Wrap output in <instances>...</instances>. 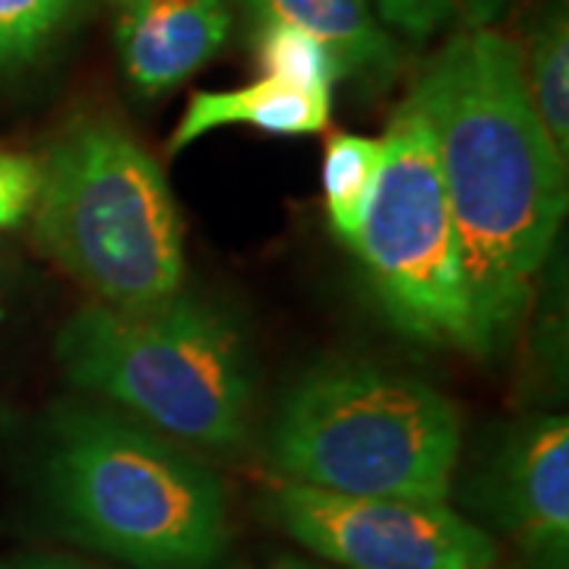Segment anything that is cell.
<instances>
[{"instance_id": "obj_18", "label": "cell", "mask_w": 569, "mask_h": 569, "mask_svg": "<svg viewBox=\"0 0 569 569\" xmlns=\"http://www.w3.org/2000/svg\"><path fill=\"white\" fill-rule=\"evenodd\" d=\"M0 569H102L89 560L77 557H61V553H26V557H10L0 560Z\"/></svg>"}, {"instance_id": "obj_20", "label": "cell", "mask_w": 569, "mask_h": 569, "mask_svg": "<svg viewBox=\"0 0 569 569\" xmlns=\"http://www.w3.org/2000/svg\"><path fill=\"white\" fill-rule=\"evenodd\" d=\"M307 569H313V567H307Z\"/></svg>"}, {"instance_id": "obj_4", "label": "cell", "mask_w": 569, "mask_h": 569, "mask_svg": "<svg viewBox=\"0 0 569 569\" xmlns=\"http://www.w3.org/2000/svg\"><path fill=\"white\" fill-rule=\"evenodd\" d=\"M462 452V418L425 380L332 361L284 389L269 425V459L291 485L447 503Z\"/></svg>"}, {"instance_id": "obj_10", "label": "cell", "mask_w": 569, "mask_h": 569, "mask_svg": "<svg viewBox=\"0 0 569 569\" xmlns=\"http://www.w3.org/2000/svg\"><path fill=\"white\" fill-rule=\"evenodd\" d=\"M332 118V96L295 89L279 80L247 82L222 92H197L174 127L168 152H181L222 127H253L272 137H310L323 133Z\"/></svg>"}, {"instance_id": "obj_7", "label": "cell", "mask_w": 569, "mask_h": 569, "mask_svg": "<svg viewBox=\"0 0 569 569\" xmlns=\"http://www.w3.org/2000/svg\"><path fill=\"white\" fill-rule=\"evenodd\" d=\"M269 507L298 545L339 569H497L488 531L447 503L346 497L284 481Z\"/></svg>"}, {"instance_id": "obj_5", "label": "cell", "mask_w": 569, "mask_h": 569, "mask_svg": "<svg viewBox=\"0 0 569 569\" xmlns=\"http://www.w3.org/2000/svg\"><path fill=\"white\" fill-rule=\"evenodd\" d=\"M41 250L111 310H152L183 291V228L159 162L123 127L82 118L41 164Z\"/></svg>"}, {"instance_id": "obj_9", "label": "cell", "mask_w": 569, "mask_h": 569, "mask_svg": "<svg viewBox=\"0 0 569 569\" xmlns=\"http://www.w3.org/2000/svg\"><path fill=\"white\" fill-rule=\"evenodd\" d=\"M228 29V0H121L114 41L127 80L159 96L212 61Z\"/></svg>"}, {"instance_id": "obj_21", "label": "cell", "mask_w": 569, "mask_h": 569, "mask_svg": "<svg viewBox=\"0 0 569 569\" xmlns=\"http://www.w3.org/2000/svg\"><path fill=\"white\" fill-rule=\"evenodd\" d=\"M118 3H121V0H118Z\"/></svg>"}, {"instance_id": "obj_15", "label": "cell", "mask_w": 569, "mask_h": 569, "mask_svg": "<svg viewBox=\"0 0 569 569\" xmlns=\"http://www.w3.org/2000/svg\"><path fill=\"white\" fill-rule=\"evenodd\" d=\"M80 0H0V67L39 58L73 20Z\"/></svg>"}, {"instance_id": "obj_16", "label": "cell", "mask_w": 569, "mask_h": 569, "mask_svg": "<svg viewBox=\"0 0 569 569\" xmlns=\"http://www.w3.org/2000/svg\"><path fill=\"white\" fill-rule=\"evenodd\" d=\"M370 7L383 26L421 41L443 29L449 20H456V13L466 10L468 0H370Z\"/></svg>"}, {"instance_id": "obj_2", "label": "cell", "mask_w": 569, "mask_h": 569, "mask_svg": "<svg viewBox=\"0 0 569 569\" xmlns=\"http://www.w3.org/2000/svg\"><path fill=\"white\" fill-rule=\"evenodd\" d=\"M41 493L77 545L130 569H216L228 497L193 449L114 408L61 406L41 425Z\"/></svg>"}, {"instance_id": "obj_19", "label": "cell", "mask_w": 569, "mask_h": 569, "mask_svg": "<svg viewBox=\"0 0 569 569\" xmlns=\"http://www.w3.org/2000/svg\"><path fill=\"white\" fill-rule=\"evenodd\" d=\"M20 295V266L13 263L7 253H0V326L10 317Z\"/></svg>"}, {"instance_id": "obj_13", "label": "cell", "mask_w": 569, "mask_h": 569, "mask_svg": "<svg viewBox=\"0 0 569 569\" xmlns=\"http://www.w3.org/2000/svg\"><path fill=\"white\" fill-rule=\"evenodd\" d=\"M383 168V140L361 133L332 137L323 152V203L326 219L336 238L348 247L358 241L367 206L380 181Z\"/></svg>"}, {"instance_id": "obj_8", "label": "cell", "mask_w": 569, "mask_h": 569, "mask_svg": "<svg viewBox=\"0 0 569 569\" xmlns=\"http://www.w3.org/2000/svg\"><path fill=\"white\" fill-rule=\"evenodd\" d=\"M497 503L529 569H569V421L535 415L497 456Z\"/></svg>"}, {"instance_id": "obj_12", "label": "cell", "mask_w": 569, "mask_h": 569, "mask_svg": "<svg viewBox=\"0 0 569 569\" xmlns=\"http://www.w3.org/2000/svg\"><path fill=\"white\" fill-rule=\"evenodd\" d=\"M531 108L557 159L569 164V20L567 0H545L519 48Z\"/></svg>"}, {"instance_id": "obj_14", "label": "cell", "mask_w": 569, "mask_h": 569, "mask_svg": "<svg viewBox=\"0 0 569 569\" xmlns=\"http://www.w3.org/2000/svg\"><path fill=\"white\" fill-rule=\"evenodd\" d=\"M253 54L269 80H279L295 89L332 96V86L342 80L339 61L323 41L313 39L305 29L284 26V22L257 26Z\"/></svg>"}, {"instance_id": "obj_17", "label": "cell", "mask_w": 569, "mask_h": 569, "mask_svg": "<svg viewBox=\"0 0 569 569\" xmlns=\"http://www.w3.org/2000/svg\"><path fill=\"white\" fill-rule=\"evenodd\" d=\"M41 164L26 156L0 152V231L22 224L39 200Z\"/></svg>"}, {"instance_id": "obj_6", "label": "cell", "mask_w": 569, "mask_h": 569, "mask_svg": "<svg viewBox=\"0 0 569 569\" xmlns=\"http://www.w3.org/2000/svg\"><path fill=\"white\" fill-rule=\"evenodd\" d=\"M380 140V181L351 250L380 307L406 336L475 355L462 247L433 130L415 96L396 108Z\"/></svg>"}, {"instance_id": "obj_11", "label": "cell", "mask_w": 569, "mask_h": 569, "mask_svg": "<svg viewBox=\"0 0 569 569\" xmlns=\"http://www.w3.org/2000/svg\"><path fill=\"white\" fill-rule=\"evenodd\" d=\"M253 26L284 22L305 29L336 54L342 77L389 80L399 44L373 13L370 0H244Z\"/></svg>"}, {"instance_id": "obj_1", "label": "cell", "mask_w": 569, "mask_h": 569, "mask_svg": "<svg viewBox=\"0 0 569 569\" xmlns=\"http://www.w3.org/2000/svg\"><path fill=\"white\" fill-rule=\"evenodd\" d=\"M433 130L462 247L475 355H500L529 313L567 216V171L531 108L519 44L475 26L411 89Z\"/></svg>"}, {"instance_id": "obj_3", "label": "cell", "mask_w": 569, "mask_h": 569, "mask_svg": "<svg viewBox=\"0 0 569 569\" xmlns=\"http://www.w3.org/2000/svg\"><path fill=\"white\" fill-rule=\"evenodd\" d=\"M63 377L193 452L244 447L257 377L224 307L178 291L152 310L86 305L54 339Z\"/></svg>"}]
</instances>
